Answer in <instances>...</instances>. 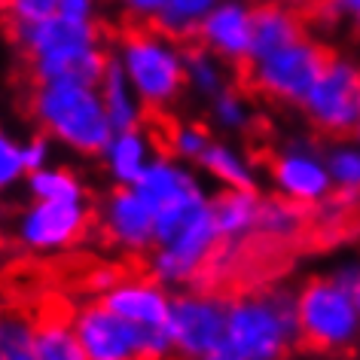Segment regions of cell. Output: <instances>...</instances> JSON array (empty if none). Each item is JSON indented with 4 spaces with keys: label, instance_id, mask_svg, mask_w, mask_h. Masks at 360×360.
<instances>
[{
    "label": "cell",
    "instance_id": "obj_1",
    "mask_svg": "<svg viewBox=\"0 0 360 360\" xmlns=\"http://www.w3.org/2000/svg\"><path fill=\"white\" fill-rule=\"evenodd\" d=\"M107 40L122 49V70L141 104L150 110H168L186 89V65L184 49L165 34H159L150 22L125 19L101 22Z\"/></svg>",
    "mask_w": 360,
    "mask_h": 360
},
{
    "label": "cell",
    "instance_id": "obj_2",
    "mask_svg": "<svg viewBox=\"0 0 360 360\" xmlns=\"http://www.w3.org/2000/svg\"><path fill=\"white\" fill-rule=\"evenodd\" d=\"M357 278L360 266L348 263L327 275L309 278L293 293L300 345L321 354H336L348 351L360 339V314L354 302Z\"/></svg>",
    "mask_w": 360,
    "mask_h": 360
},
{
    "label": "cell",
    "instance_id": "obj_3",
    "mask_svg": "<svg viewBox=\"0 0 360 360\" xmlns=\"http://www.w3.org/2000/svg\"><path fill=\"white\" fill-rule=\"evenodd\" d=\"M226 342L245 360H284L300 345L293 293L284 287L229 296Z\"/></svg>",
    "mask_w": 360,
    "mask_h": 360
},
{
    "label": "cell",
    "instance_id": "obj_4",
    "mask_svg": "<svg viewBox=\"0 0 360 360\" xmlns=\"http://www.w3.org/2000/svg\"><path fill=\"white\" fill-rule=\"evenodd\" d=\"M43 125V134H56L86 156H101L113 141L110 120L104 113L101 98L92 86L79 79H49L22 110Z\"/></svg>",
    "mask_w": 360,
    "mask_h": 360
},
{
    "label": "cell",
    "instance_id": "obj_5",
    "mask_svg": "<svg viewBox=\"0 0 360 360\" xmlns=\"http://www.w3.org/2000/svg\"><path fill=\"white\" fill-rule=\"evenodd\" d=\"M74 330L89 360H165L174 354L168 327H138L98 300L77 309Z\"/></svg>",
    "mask_w": 360,
    "mask_h": 360
},
{
    "label": "cell",
    "instance_id": "obj_6",
    "mask_svg": "<svg viewBox=\"0 0 360 360\" xmlns=\"http://www.w3.org/2000/svg\"><path fill=\"white\" fill-rule=\"evenodd\" d=\"M330 56H333V49H327L323 43L311 40L305 34L302 40L290 43V46L278 49L259 61H250L238 74V83L245 92H257L275 104L300 110V104L311 92L314 79L321 77Z\"/></svg>",
    "mask_w": 360,
    "mask_h": 360
},
{
    "label": "cell",
    "instance_id": "obj_7",
    "mask_svg": "<svg viewBox=\"0 0 360 360\" xmlns=\"http://www.w3.org/2000/svg\"><path fill=\"white\" fill-rule=\"evenodd\" d=\"M300 113L321 138L339 141L351 138L360 120V65L345 56L327 58L311 92L300 104Z\"/></svg>",
    "mask_w": 360,
    "mask_h": 360
},
{
    "label": "cell",
    "instance_id": "obj_8",
    "mask_svg": "<svg viewBox=\"0 0 360 360\" xmlns=\"http://www.w3.org/2000/svg\"><path fill=\"white\" fill-rule=\"evenodd\" d=\"M266 174L275 195L311 208L323 205L333 195V180L323 162V147L314 141H290L281 143L266 156Z\"/></svg>",
    "mask_w": 360,
    "mask_h": 360
},
{
    "label": "cell",
    "instance_id": "obj_9",
    "mask_svg": "<svg viewBox=\"0 0 360 360\" xmlns=\"http://www.w3.org/2000/svg\"><path fill=\"white\" fill-rule=\"evenodd\" d=\"M226 309L229 300L220 293L190 290L171 300L168 330L180 360H199L214 345L226 339Z\"/></svg>",
    "mask_w": 360,
    "mask_h": 360
},
{
    "label": "cell",
    "instance_id": "obj_10",
    "mask_svg": "<svg viewBox=\"0 0 360 360\" xmlns=\"http://www.w3.org/2000/svg\"><path fill=\"white\" fill-rule=\"evenodd\" d=\"M19 314H25L31 327V345L37 360H89L74 330L77 300L61 287L46 290L31 309Z\"/></svg>",
    "mask_w": 360,
    "mask_h": 360
},
{
    "label": "cell",
    "instance_id": "obj_11",
    "mask_svg": "<svg viewBox=\"0 0 360 360\" xmlns=\"http://www.w3.org/2000/svg\"><path fill=\"white\" fill-rule=\"evenodd\" d=\"M95 202L89 208L79 202H40L22 214L19 238L31 248H70L95 238Z\"/></svg>",
    "mask_w": 360,
    "mask_h": 360
},
{
    "label": "cell",
    "instance_id": "obj_12",
    "mask_svg": "<svg viewBox=\"0 0 360 360\" xmlns=\"http://www.w3.org/2000/svg\"><path fill=\"white\" fill-rule=\"evenodd\" d=\"M98 226L95 238H101L104 245H120L129 254H147L153 248V232H156V214L147 202L141 199V193L129 184H120L107 195L104 208H98Z\"/></svg>",
    "mask_w": 360,
    "mask_h": 360
},
{
    "label": "cell",
    "instance_id": "obj_13",
    "mask_svg": "<svg viewBox=\"0 0 360 360\" xmlns=\"http://www.w3.org/2000/svg\"><path fill=\"white\" fill-rule=\"evenodd\" d=\"M250 10L254 0H220L195 31V43L229 65L236 77L250 61Z\"/></svg>",
    "mask_w": 360,
    "mask_h": 360
},
{
    "label": "cell",
    "instance_id": "obj_14",
    "mask_svg": "<svg viewBox=\"0 0 360 360\" xmlns=\"http://www.w3.org/2000/svg\"><path fill=\"white\" fill-rule=\"evenodd\" d=\"M95 300L113 314L138 323V327H168L171 296L165 293V284H159L153 275L129 278V281L116 284L113 290L95 296Z\"/></svg>",
    "mask_w": 360,
    "mask_h": 360
},
{
    "label": "cell",
    "instance_id": "obj_15",
    "mask_svg": "<svg viewBox=\"0 0 360 360\" xmlns=\"http://www.w3.org/2000/svg\"><path fill=\"white\" fill-rule=\"evenodd\" d=\"M250 31H254L250 34V61H259L296 40H302L309 34V22H305L300 10L278 4V0H254Z\"/></svg>",
    "mask_w": 360,
    "mask_h": 360
},
{
    "label": "cell",
    "instance_id": "obj_16",
    "mask_svg": "<svg viewBox=\"0 0 360 360\" xmlns=\"http://www.w3.org/2000/svg\"><path fill=\"white\" fill-rule=\"evenodd\" d=\"M131 186L153 208V214H159V211L171 208V205H180V202L202 193L199 180H195L190 171L177 168L174 159H165V156H156V162H150V165L143 168V174L134 180Z\"/></svg>",
    "mask_w": 360,
    "mask_h": 360
},
{
    "label": "cell",
    "instance_id": "obj_17",
    "mask_svg": "<svg viewBox=\"0 0 360 360\" xmlns=\"http://www.w3.org/2000/svg\"><path fill=\"white\" fill-rule=\"evenodd\" d=\"M263 195L259 190H223L211 199L214 223H217L220 241H245L257 232Z\"/></svg>",
    "mask_w": 360,
    "mask_h": 360
},
{
    "label": "cell",
    "instance_id": "obj_18",
    "mask_svg": "<svg viewBox=\"0 0 360 360\" xmlns=\"http://www.w3.org/2000/svg\"><path fill=\"white\" fill-rule=\"evenodd\" d=\"M98 95H101V104H104V113L110 120V129L113 131H131V129H141V113H143V104L138 107V101L131 98V83L125 77L122 65L110 56L104 68V77L98 83Z\"/></svg>",
    "mask_w": 360,
    "mask_h": 360
},
{
    "label": "cell",
    "instance_id": "obj_19",
    "mask_svg": "<svg viewBox=\"0 0 360 360\" xmlns=\"http://www.w3.org/2000/svg\"><path fill=\"white\" fill-rule=\"evenodd\" d=\"M199 165L214 180H220V186H226V190H257L254 162L245 153H238L236 147H229V143L211 141L199 156Z\"/></svg>",
    "mask_w": 360,
    "mask_h": 360
},
{
    "label": "cell",
    "instance_id": "obj_20",
    "mask_svg": "<svg viewBox=\"0 0 360 360\" xmlns=\"http://www.w3.org/2000/svg\"><path fill=\"white\" fill-rule=\"evenodd\" d=\"M180 49H184V65H186V86H193L199 95L217 98L223 89H229L232 83H238V79L229 77L232 68L223 65L214 52L199 46L195 40L180 43Z\"/></svg>",
    "mask_w": 360,
    "mask_h": 360
},
{
    "label": "cell",
    "instance_id": "obj_21",
    "mask_svg": "<svg viewBox=\"0 0 360 360\" xmlns=\"http://www.w3.org/2000/svg\"><path fill=\"white\" fill-rule=\"evenodd\" d=\"M217 4L220 0H165V10L150 25L174 43H190V40H195V31H199V25L205 22V15Z\"/></svg>",
    "mask_w": 360,
    "mask_h": 360
},
{
    "label": "cell",
    "instance_id": "obj_22",
    "mask_svg": "<svg viewBox=\"0 0 360 360\" xmlns=\"http://www.w3.org/2000/svg\"><path fill=\"white\" fill-rule=\"evenodd\" d=\"M302 229H305L302 205H293L281 199V195H272V199L263 195V208H259V223H257L254 236L266 241H293Z\"/></svg>",
    "mask_w": 360,
    "mask_h": 360
},
{
    "label": "cell",
    "instance_id": "obj_23",
    "mask_svg": "<svg viewBox=\"0 0 360 360\" xmlns=\"http://www.w3.org/2000/svg\"><path fill=\"white\" fill-rule=\"evenodd\" d=\"M147 134L143 129H131V131H116V138L107 147V156H110V168L120 184H134L143 168H147Z\"/></svg>",
    "mask_w": 360,
    "mask_h": 360
},
{
    "label": "cell",
    "instance_id": "obj_24",
    "mask_svg": "<svg viewBox=\"0 0 360 360\" xmlns=\"http://www.w3.org/2000/svg\"><path fill=\"white\" fill-rule=\"evenodd\" d=\"M323 162H327L333 190L342 193L345 199L351 195H360V143L354 141H330L323 147Z\"/></svg>",
    "mask_w": 360,
    "mask_h": 360
},
{
    "label": "cell",
    "instance_id": "obj_25",
    "mask_svg": "<svg viewBox=\"0 0 360 360\" xmlns=\"http://www.w3.org/2000/svg\"><path fill=\"white\" fill-rule=\"evenodd\" d=\"M211 116H214V122L226 131H248L250 129L254 116H250L241 83H232L229 89H223L217 98H211Z\"/></svg>",
    "mask_w": 360,
    "mask_h": 360
},
{
    "label": "cell",
    "instance_id": "obj_26",
    "mask_svg": "<svg viewBox=\"0 0 360 360\" xmlns=\"http://www.w3.org/2000/svg\"><path fill=\"white\" fill-rule=\"evenodd\" d=\"M31 193L40 202H83V186L70 171H34Z\"/></svg>",
    "mask_w": 360,
    "mask_h": 360
},
{
    "label": "cell",
    "instance_id": "obj_27",
    "mask_svg": "<svg viewBox=\"0 0 360 360\" xmlns=\"http://www.w3.org/2000/svg\"><path fill=\"white\" fill-rule=\"evenodd\" d=\"M318 19L336 22V25L345 22L360 34V0H323L318 10H311L305 15V22H318Z\"/></svg>",
    "mask_w": 360,
    "mask_h": 360
},
{
    "label": "cell",
    "instance_id": "obj_28",
    "mask_svg": "<svg viewBox=\"0 0 360 360\" xmlns=\"http://www.w3.org/2000/svg\"><path fill=\"white\" fill-rule=\"evenodd\" d=\"M58 13V0H13V19L25 25L46 22Z\"/></svg>",
    "mask_w": 360,
    "mask_h": 360
},
{
    "label": "cell",
    "instance_id": "obj_29",
    "mask_svg": "<svg viewBox=\"0 0 360 360\" xmlns=\"http://www.w3.org/2000/svg\"><path fill=\"white\" fill-rule=\"evenodd\" d=\"M25 171V156L13 141H6L0 134V186H10L15 177Z\"/></svg>",
    "mask_w": 360,
    "mask_h": 360
},
{
    "label": "cell",
    "instance_id": "obj_30",
    "mask_svg": "<svg viewBox=\"0 0 360 360\" xmlns=\"http://www.w3.org/2000/svg\"><path fill=\"white\" fill-rule=\"evenodd\" d=\"M125 19H138V22H153L156 15L165 10V0H120Z\"/></svg>",
    "mask_w": 360,
    "mask_h": 360
},
{
    "label": "cell",
    "instance_id": "obj_31",
    "mask_svg": "<svg viewBox=\"0 0 360 360\" xmlns=\"http://www.w3.org/2000/svg\"><path fill=\"white\" fill-rule=\"evenodd\" d=\"M95 0H58V15L77 22H92Z\"/></svg>",
    "mask_w": 360,
    "mask_h": 360
},
{
    "label": "cell",
    "instance_id": "obj_32",
    "mask_svg": "<svg viewBox=\"0 0 360 360\" xmlns=\"http://www.w3.org/2000/svg\"><path fill=\"white\" fill-rule=\"evenodd\" d=\"M25 156V171H37L43 165V159H46V134H37L31 143H28V150L22 153Z\"/></svg>",
    "mask_w": 360,
    "mask_h": 360
},
{
    "label": "cell",
    "instance_id": "obj_33",
    "mask_svg": "<svg viewBox=\"0 0 360 360\" xmlns=\"http://www.w3.org/2000/svg\"><path fill=\"white\" fill-rule=\"evenodd\" d=\"M199 360H245V357H241V354H238V351H236V348H232V345H229V342H226V339H223V342H220V345H214V348L208 351V354H202Z\"/></svg>",
    "mask_w": 360,
    "mask_h": 360
},
{
    "label": "cell",
    "instance_id": "obj_34",
    "mask_svg": "<svg viewBox=\"0 0 360 360\" xmlns=\"http://www.w3.org/2000/svg\"><path fill=\"white\" fill-rule=\"evenodd\" d=\"M278 4H284V6H293V10H300L302 15H309L311 10H318V6L323 4V0H278Z\"/></svg>",
    "mask_w": 360,
    "mask_h": 360
},
{
    "label": "cell",
    "instance_id": "obj_35",
    "mask_svg": "<svg viewBox=\"0 0 360 360\" xmlns=\"http://www.w3.org/2000/svg\"><path fill=\"white\" fill-rule=\"evenodd\" d=\"M354 302H357V314H360V278H357V284H354Z\"/></svg>",
    "mask_w": 360,
    "mask_h": 360
},
{
    "label": "cell",
    "instance_id": "obj_36",
    "mask_svg": "<svg viewBox=\"0 0 360 360\" xmlns=\"http://www.w3.org/2000/svg\"><path fill=\"white\" fill-rule=\"evenodd\" d=\"M351 138H354V141L360 143V120H357V125H354V131H351Z\"/></svg>",
    "mask_w": 360,
    "mask_h": 360
},
{
    "label": "cell",
    "instance_id": "obj_37",
    "mask_svg": "<svg viewBox=\"0 0 360 360\" xmlns=\"http://www.w3.org/2000/svg\"><path fill=\"white\" fill-rule=\"evenodd\" d=\"M0 245H6V238H4V236H0Z\"/></svg>",
    "mask_w": 360,
    "mask_h": 360
},
{
    "label": "cell",
    "instance_id": "obj_38",
    "mask_svg": "<svg viewBox=\"0 0 360 360\" xmlns=\"http://www.w3.org/2000/svg\"><path fill=\"white\" fill-rule=\"evenodd\" d=\"M165 360H171V357H165Z\"/></svg>",
    "mask_w": 360,
    "mask_h": 360
},
{
    "label": "cell",
    "instance_id": "obj_39",
    "mask_svg": "<svg viewBox=\"0 0 360 360\" xmlns=\"http://www.w3.org/2000/svg\"><path fill=\"white\" fill-rule=\"evenodd\" d=\"M0 318H4V314H0Z\"/></svg>",
    "mask_w": 360,
    "mask_h": 360
}]
</instances>
